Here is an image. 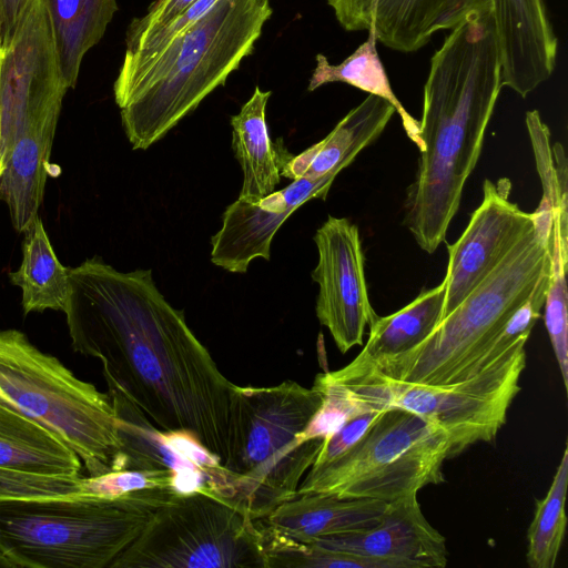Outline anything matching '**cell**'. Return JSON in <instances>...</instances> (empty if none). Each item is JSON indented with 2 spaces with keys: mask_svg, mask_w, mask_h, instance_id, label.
Listing matches in <instances>:
<instances>
[{
  "mask_svg": "<svg viewBox=\"0 0 568 568\" xmlns=\"http://www.w3.org/2000/svg\"><path fill=\"white\" fill-rule=\"evenodd\" d=\"M346 31H367L385 47L410 53L442 30L490 13V0H326Z\"/></svg>",
  "mask_w": 568,
  "mask_h": 568,
  "instance_id": "15",
  "label": "cell"
},
{
  "mask_svg": "<svg viewBox=\"0 0 568 568\" xmlns=\"http://www.w3.org/2000/svg\"><path fill=\"white\" fill-rule=\"evenodd\" d=\"M557 193L559 199V231L565 252L568 253V170L565 150L560 143L551 148Z\"/></svg>",
  "mask_w": 568,
  "mask_h": 568,
  "instance_id": "35",
  "label": "cell"
},
{
  "mask_svg": "<svg viewBox=\"0 0 568 568\" xmlns=\"http://www.w3.org/2000/svg\"><path fill=\"white\" fill-rule=\"evenodd\" d=\"M508 179L485 180L483 201L459 239L447 246L443 318L494 270L531 227L535 215L509 201Z\"/></svg>",
  "mask_w": 568,
  "mask_h": 568,
  "instance_id": "14",
  "label": "cell"
},
{
  "mask_svg": "<svg viewBox=\"0 0 568 568\" xmlns=\"http://www.w3.org/2000/svg\"><path fill=\"white\" fill-rule=\"evenodd\" d=\"M501 84L526 98L556 68L558 39L545 0H490Z\"/></svg>",
  "mask_w": 568,
  "mask_h": 568,
  "instance_id": "18",
  "label": "cell"
},
{
  "mask_svg": "<svg viewBox=\"0 0 568 568\" xmlns=\"http://www.w3.org/2000/svg\"><path fill=\"white\" fill-rule=\"evenodd\" d=\"M273 9L270 0H220L144 64L118 75L113 91L133 150L172 130L250 55Z\"/></svg>",
  "mask_w": 568,
  "mask_h": 568,
  "instance_id": "3",
  "label": "cell"
},
{
  "mask_svg": "<svg viewBox=\"0 0 568 568\" xmlns=\"http://www.w3.org/2000/svg\"><path fill=\"white\" fill-rule=\"evenodd\" d=\"M1 23H2V12H1V0H0V33H1Z\"/></svg>",
  "mask_w": 568,
  "mask_h": 568,
  "instance_id": "39",
  "label": "cell"
},
{
  "mask_svg": "<svg viewBox=\"0 0 568 568\" xmlns=\"http://www.w3.org/2000/svg\"><path fill=\"white\" fill-rule=\"evenodd\" d=\"M526 126L535 154L537 172L541 182V199L559 212V199L549 129L541 120L537 110L526 113Z\"/></svg>",
  "mask_w": 568,
  "mask_h": 568,
  "instance_id": "32",
  "label": "cell"
},
{
  "mask_svg": "<svg viewBox=\"0 0 568 568\" xmlns=\"http://www.w3.org/2000/svg\"><path fill=\"white\" fill-rule=\"evenodd\" d=\"M271 94L256 87L231 118L232 148L243 173L239 199L245 202L256 203L274 192L281 166L291 155L284 148L273 145L268 134L265 110Z\"/></svg>",
  "mask_w": 568,
  "mask_h": 568,
  "instance_id": "23",
  "label": "cell"
},
{
  "mask_svg": "<svg viewBox=\"0 0 568 568\" xmlns=\"http://www.w3.org/2000/svg\"><path fill=\"white\" fill-rule=\"evenodd\" d=\"M313 240L318 253L312 271L320 288L316 316L345 354L363 344L366 328L377 316L368 297L358 227L345 217L329 215Z\"/></svg>",
  "mask_w": 568,
  "mask_h": 568,
  "instance_id": "12",
  "label": "cell"
},
{
  "mask_svg": "<svg viewBox=\"0 0 568 568\" xmlns=\"http://www.w3.org/2000/svg\"><path fill=\"white\" fill-rule=\"evenodd\" d=\"M31 0H1L2 23L0 47L11 37Z\"/></svg>",
  "mask_w": 568,
  "mask_h": 568,
  "instance_id": "36",
  "label": "cell"
},
{
  "mask_svg": "<svg viewBox=\"0 0 568 568\" xmlns=\"http://www.w3.org/2000/svg\"><path fill=\"white\" fill-rule=\"evenodd\" d=\"M180 495L153 488L115 498H2L0 550L14 567L109 568L154 511Z\"/></svg>",
  "mask_w": 568,
  "mask_h": 568,
  "instance_id": "6",
  "label": "cell"
},
{
  "mask_svg": "<svg viewBox=\"0 0 568 568\" xmlns=\"http://www.w3.org/2000/svg\"><path fill=\"white\" fill-rule=\"evenodd\" d=\"M307 542L387 561L394 568H443L447 564L446 539L424 516L417 495L388 503L373 527Z\"/></svg>",
  "mask_w": 568,
  "mask_h": 568,
  "instance_id": "17",
  "label": "cell"
},
{
  "mask_svg": "<svg viewBox=\"0 0 568 568\" xmlns=\"http://www.w3.org/2000/svg\"><path fill=\"white\" fill-rule=\"evenodd\" d=\"M67 87L44 0H31L0 47L1 148L6 159L30 111L62 102Z\"/></svg>",
  "mask_w": 568,
  "mask_h": 568,
  "instance_id": "11",
  "label": "cell"
},
{
  "mask_svg": "<svg viewBox=\"0 0 568 568\" xmlns=\"http://www.w3.org/2000/svg\"><path fill=\"white\" fill-rule=\"evenodd\" d=\"M153 488H171L181 494L176 476L169 470H114L83 477L81 481V495L104 498Z\"/></svg>",
  "mask_w": 568,
  "mask_h": 568,
  "instance_id": "30",
  "label": "cell"
},
{
  "mask_svg": "<svg viewBox=\"0 0 568 568\" xmlns=\"http://www.w3.org/2000/svg\"><path fill=\"white\" fill-rule=\"evenodd\" d=\"M550 278L545 298V325L558 363L565 390L568 389V253L560 240L559 213L552 211Z\"/></svg>",
  "mask_w": 568,
  "mask_h": 568,
  "instance_id": "29",
  "label": "cell"
},
{
  "mask_svg": "<svg viewBox=\"0 0 568 568\" xmlns=\"http://www.w3.org/2000/svg\"><path fill=\"white\" fill-rule=\"evenodd\" d=\"M323 393L285 381L272 387L233 384L229 398L225 457L227 500L254 520L294 498L323 439L302 434L321 407Z\"/></svg>",
  "mask_w": 568,
  "mask_h": 568,
  "instance_id": "4",
  "label": "cell"
},
{
  "mask_svg": "<svg viewBox=\"0 0 568 568\" xmlns=\"http://www.w3.org/2000/svg\"><path fill=\"white\" fill-rule=\"evenodd\" d=\"M0 388L4 403L71 447L89 476L112 470L120 438L110 395L79 379L18 329H0Z\"/></svg>",
  "mask_w": 568,
  "mask_h": 568,
  "instance_id": "7",
  "label": "cell"
},
{
  "mask_svg": "<svg viewBox=\"0 0 568 568\" xmlns=\"http://www.w3.org/2000/svg\"><path fill=\"white\" fill-rule=\"evenodd\" d=\"M534 215L531 227L420 344L366 363L388 377L417 384L447 385L475 376L491 342L550 272L552 209L540 200Z\"/></svg>",
  "mask_w": 568,
  "mask_h": 568,
  "instance_id": "5",
  "label": "cell"
},
{
  "mask_svg": "<svg viewBox=\"0 0 568 568\" xmlns=\"http://www.w3.org/2000/svg\"><path fill=\"white\" fill-rule=\"evenodd\" d=\"M109 568H267L254 519L225 498L192 491L156 509Z\"/></svg>",
  "mask_w": 568,
  "mask_h": 568,
  "instance_id": "10",
  "label": "cell"
},
{
  "mask_svg": "<svg viewBox=\"0 0 568 568\" xmlns=\"http://www.w3.org/2000/svg\"><path fill=\"white\" fill-rule=\"evenodd\" d=\"M0 399H1V400H3V402H7L6 395H4V393L1 390V388H0Z\"/></svg>",
  "mask_w": 568,
  "mask_h": 568,
  "instance_id": "38",
  "label": "cell"
},
{
  "mask_svg": "<svg viewBox=\"0 0 568 568\" xmlns=\"http://www.w3.org/2000/svg\"><path fill=\"white\" fill-rule=\"evenodd\" d=\"M83 476L59 477L0 468V499L81 495Z\"/></svg>",
  "mask_w": 568,
  "mask_h": 568,
  "instance_id": "31",
  "label": "cell"
},
{
  "mask_svg": "<svg viewBox=\"0 0 568 568\" xmlns=\"http://www.w3.org/2000/svg\"><path fill=\"white\" fill-rule=\"evenodd\" d=\"M62 108L53 103L29 112L16 135L0 178V199L16 231L24 230L39 215L43 202L52 143Z\"/></svg>",
  "mask_w": 568,
  "mask_h": 568,
  "instance_id": "19",
  "label": "cell"
},
{
  "mask_svg": "<svg viewBox=\"0 0 568 568\" xmlns=\"http://www.w3.org/2000/svg\"><path fill=\"white\" fill-rule=\"evenodd\" d=\"M64 314L74 352L101 361L120 393L164 433H183L225 457L233 383L217 368L151 270L121 272L94 256L69 267Z\"/></svg>",
  "mask_w": 568,
  "mask_h": 568,
  "instance_id": "1",
  "label": "cell"
},
{
  "mask_svg": "<svg viewBox=\"0 0 568 568\" xmlns=\"http://www.w3.org/2000/svg\"><path fill=\"white\" fill-rule=\"evenodd\" d=\"M0 468L77 477L82 463L53 432L0 399Z\"/></svg>",
  "mask_w": 568,
  "mask_h": 568,
  "instance_id": "22",
  "label": "cell"
},
{
  "mask_svg": "<svg viewBox=\"0 0 568 568\" xmlns=\"http://www.w3.org/2000/svg\"><path fill=\"white\" fill-rule=\"evenodd\" d=\"M196 0H153L145 14L134 19L126 31L125 44L130 45L152 30L183 13Z\"/></svg>",
  "mask_w": 568,
  "mask_h": 568,
  "instance_id": "34",
  "label": "cell"
},
{
  "mask_svg": "<svg viewBox=\"0 0 568 568\" xmlns=\"http://www.w3.org/2000/svg\"><path fill=\"white\" fill-rule=\"evenodd\" d=\"M23 234L21 264L8 275L21 288L23 313L64 312L71 291L69 267L57 257L39 215Z\"/></svg>",
  "mask_w": 568,
  "mask_h": 568,
  "instance_id": "24",
  "label": "cell"
},
{
  "mask_svg": "<svg viewBox=\"0 0 568 568\" xmlns=\"http://www.w3.org/2000/svg\"><path fill=\"white\" fill-rule=\"evenodd\" d=\"M387 503L375 499L338 498L326 494H302L278 505L265 518L273 532L307 542L375 526Z\"/></svg>",
  "mask_w": 568,
  "mask_h": 568,
  "instance_id": "21",
  "label": "cell"
},
{
  "mask_svg": "<svg viewBox=\"0 0 568 568\" xmlns=\"http://www.w3.org/2000/svg\"><path fill=\"white\" fill-rule=\"evenodd\" d=\"M376 42L375 36L368 32L367 39L338 64L329 63L328 59L322 53L316 54V65L310 78L307 90L314 91L332 82H344L368 94L385 99L399 114L409 140L422 152L423 142L419 136V121L410 115L395 95L379 59Z\"/></svg>",
  "mask_w": 568,
  "mask_h": 568,
  "instance_id": "27",
  "label": "cell"
},
{
  "mask_svg": "<svg viewBox=\"0 0 568 568\" xmlns=\"http://www.w3.org/2000/svg\"><path fill=\"white\" fill-rule=\"evenodd\" d=\"M118 423L120 450L112 470H169L181 494L205 491L223 497L226 469L193 437L164 433L120 393L109 390ZM224 498V497H223Z\"/></svg>",
  "mask_w": 568,
  "mask_h": 568,
  "instance_id": "13",
  "label": "cell"
},
{
  "mask_svg": "<svg viewBox=\"0 0 568 568\" xmlns=\"http://www.w3.org/2000/svg\"><path fill=\"white\" fill-rule=\"evenodd\" d=\"M63 80L75 87L85 53L104 36L116 0H44Z\"/></svg>",
  "mask_w": 568,
  "mask_h": 568,
  "instance_id": "25",
  "label": "cell"
},
{
  "mask_svg": "<svg viewBox=\"0 0 568 568\" xmlns=\"http://www.w3.org/2000/svg\"><path fill=\"white\" fill-rule=\"evenodd\" d=\"M338 173L292 180L256 203L237 199L225 209L222 226L211 239V262L231 273H245L254 258L270 261L273 237L284 221L305 202L325 200Z\"/></svg>",
  "mask_w": 568,
  "mask_h": 568,
  "instance_id": "16",
  "label": "cell"
},
{
  "mask_svg": "<svg viewBox=\"0 0 568 568\" xmlns=\"http://www.w3.org/2000/svg\"><path fill=\"white\" fill-rule=\"evenodd\" d=\"M446 284L424 290L399 311L376 316L368 339L356 358L377 363L399 356L420 344L443 320Z\"/></svg>",
  "mask_w": 568,
  "mask_h": 568,
  "instance_id": "26",
  "label": "cell"
},
{
  "mask_svg": "<svg viewBox=\"0 0 568 568\" xmlns=\"http://www.w3.org/2000/svg\"><path fill=\"white\" fill-rule=\"evenodd\" d=\"M381 412L372 409L347 419L335 432L323 439L313 465L328 463L345 453L364 435Z\"/></svg>",
  "mask_w": 568,
  "mask_h": 568,
  "instance_id": "33",
  "label": "cell"
},
{
  "mask_svg": "<svg viewBox=\"0 0 568 568\" xmlns=\"http://www.w3.org/2000/svg\"><path fill=\"white\" fill-rule=\"evenodd\" d=\"M453 455L440 427L397 408L383 409L364 435L333 460L312 465L297 495L393 503L444 480L442 467Z\"/></svg>",
  "mask_w": 568,
  "mask_h": 568,
  "instance_id": "9",
  "label": "cell"
},
{
  "mask_svg": "<svg viewBox=\"0 0 568 568\" xmlns=\"http://www.w3.org/2000/svg\"><path fill=\"white\" fill-rule=\"evenodd\" d=\"M567 483L568 448L566 446L546 496L536 500L534 518L527 531L526 560L530 568L556 566L567 525L565 514Z\"/></svg>",
  "mask_w": 568,
  "mask_h": 568,
  "instance_id": "28",
  "label": "cell"
},
{
  "mask_svg": "<svg viewBox=\"0 0 568 568\" xmlns=\"http://www.w3.org/2000/svg\"><path fill=\"white\" fill-rule=\"evenodd\" d=\"M6 164L2 156V148H1V118H0V178L4 171Z\"/></svg>",
  "mask_w": 568,
  "mask_h": 568,
  "instance_id": "37",
  "label": "cell"
},
{
  "mask_svg": "<svg viewBox=\"0 0 568 568\" xmlns=\"http://www.w3.org/2000/svg\"><path fill=\"white\" fill-rule=\"evenodd\" d=\"M394 113L385 99L368 94L323 140L298 155L291 154L281 166V175L318 179L332 171L341 172L382 134Z\"/></svg>",
  "mask_w": 568,
  "mask_h": 568,
  "instance_id": "20",
  "label": "cell"
},
{
  "mask_svg": "<svg viewBox=\"0 0 568 568\" xmlns=\"http://www.w3.org/2000/svg\"><path fill=\"white\" fill-rule=\"evenodd\" d=\"M501 88L491 13L452 29L430 59L419 120L423 151L404 203V224L426 253L445 241Z\"/></svg>",
  "mask_w": 568,
  "mask_h": 568,
  "instance_id": "2",
  "label": "cell"
},
{
  "mask_svg": "<svg viewBox=\"0 0 568 568\" xmlns=\"http://www.w3.org/2000/svg\"><path fill=\"white\" fill-rule=\"evenodd\" d=\"M526 342H518L487 368L455 384L398 381L356 357L326 374L371 409H403L440 427L455 456L476 443L493 442L506 423L508 408L520 390Z\"/></svg>",
  "mask_w": 568,
  "mask_h": 568,
  "instance_id": "8",
  "label": "cell"
}]
</instances>
